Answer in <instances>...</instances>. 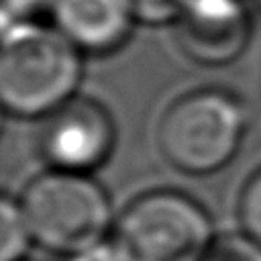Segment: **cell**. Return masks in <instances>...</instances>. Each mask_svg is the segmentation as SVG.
Instances as JSON below:
<instances>
[{"label":"cell","instance_id":"9","mask_svg":"<svg viewBox=\"0 0 261 261\" xmlns=\"http://www.w3.org/2000/svg\"><path fill=\"white\" fill-rule=\"evenodd\" d=\"M204 261H261V245L247 232L218 234Z\"/></svg>","mask_w":261,"mask_h":261},{"label":"cell","instance_id":"4","mask_svg":"<svg viewBox=\"0 0 261 261\" xmlns=\"http://www.w3.org/2000/svg\"><path fill=\"white\" fill-rule=\"evenodd\" d=\"M245 133L243 100L228 90L200 88L169 104L159 120L157 141L177 171L206 175L232 161Z\"/></svg>","mask_w":261,"mask_h":261},{"label":"cell","instance_id":"5","mask_svg":"<svg viewBox=\"0 0 261 261\" xmlns=\"http://www.w3.org/2000/svg\"><path fill=\"white\" fill-rule=\"evenodd\" d=\"M116 126L108 108L90 98L73 96L41 118L37 151L49 169L90 173L110 157Z\"/></svg>","mask_w":261,"mask_h":261},{"label":"cell","instance_id":"12","mask_svg":"<svg viewBox=\"0 0 261 261\" xmlns=\"http://www.w3.org/2000/svg\"><path fill=\"white\" fill-rule=\"evenodd\" d=\"M57 0H2V27L20 20H35L41 12H51Z\"/></svg>","mask_w":261,"mask_h":261},{"label":"cell","instance_id":"10","mask_svg":"<svg viewBox=\"0 0 261 261\" xmlns=\"http://www.w3.org/2000/svg\"><path fill=\"white\" fill-rule=\"evenodd\" d=\"M239 222L243 232L261 245V167L247 179L239 196Z\"/></svg>","mask_w":261,"mask_h":261},{"label":"cell","instance_id":"1","mask_svg":"<svg viewBox=\"0 0 261 261\" xmlns=\"http://www.w3.org/2000/svg\"><path fill=\"white\" fill-rule=\"evenodd\" d=\"M77 51L53 24L20 20L2 27L0 102L10 116L43 118L73 96L84 73Z\"/></svg>","mask_w":261,"mask_h":261},{"label":"cell","instance_id":"3","mask_svg":"<svg viewBox=\"0 0 261 261\" xmlns=\"http://www.w3.org/2000/svg\"><path fill=\"white\" fill-rule=\"evenodd\" d=\"M216 237L198 200L175 190H151L116 214L110 243L118 261H204Z\"/></svg>","mask_w":261,"mask_h":261},{"label":"cell","instance_id":"14","mask_svg":"<svg viewBox=\"0 0 261 261\" xmlns=\"http://www.w3.org/2000/svg\"><path fill=\"white\" fill-rule=\"evenodd\" d=\"M22 261H39V259H29V257H27V259H22Z\"/></svg>","mask_w":261,"mask_h":261},{"label":"cell","instance_id":"2","mask_svg":"<svg viewBox=\"0 0 261 261\" xmlns=\"http://www.w3.org/2000/svg\"><path fill=\"white\" fill-rule=\"evenodd\" d=\"M18 202L35 245L65 259L108 241L116 220L108 192L90 173L47 169Z\"/></svg>","mask_w":261,"mask_h":261},{"label":"cell","instance_id":"6","mask_svg":"<svg viewBox=\"0 0 261 261\" xmlns=\"http://www.w3.org/2000/svg\"><path fill=\"white\" fill-rule=\"evenodd\" d=\"M181 51L204 65H226L249 45L251 14L243 0H186L175 18Z\"/></svg>","mask_w":261,"mask_h":261},{"label":"cell","instance_id":"11","mask_svg":"<svg viewBox=\"0 0 261 261\" xmlns=\"http://www.w3.org/2000/svg\"><path fill=\"white\" fill-rule=\"evenodd\" d=\"M186 0H130L135 16L145 24H167L175 22Z\"/></svg>","mask_w":261,"mask_h":261},{"label":"cell","instance_id":"7","mask_svg":"<svg viewBox=\"0 0 261 261\" xmlns=\"http://www.w3.org/2000/svg\"><path fill=\"white\" fill-rule=\"evenodd\" d=\"M130 0H57L51 24L82 53L104 55L120 49L137 24Z\"/></svg>","mask_w":261,"mask_h":261},{"label":"cell","instance_id":"8","mask_svg":"<svg viewBox=\"0 0 261 261\" xmlns=\"http://www.w3.org/2000/svg\"><path fill=\"white\" fill-rule=\"evenodd\" d=\"M35 245L31 226L18 198L2 196L0 200V261H22Z\"/></svg>","mask_w":261,"mask_h":261},{"label":"cell","instance_id":"13","mask_svg":"<svg viewBox=\"0 0 261 261\" xmlns=\"http://www.w3.org/2000/svg\"><path fill=\"white\" fill-rule=\"evenodd\" d=\"M67 261H118V255H116V251H114V247L108 239V241H104L96 247H90V249L69 257Z\"/></svg>","mask_w":261,"mask_h":261}]
</instances>
